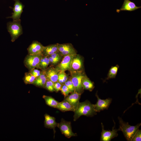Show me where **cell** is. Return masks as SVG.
I'll return each instance as SVG.
<instances>
[{
	"mask_svg": "<svg viewBox=\"0 0 141 141\" xmlns=\"http://www.w3.org/2000/svg\"><path fill=\"white\" fill-rule=\"evenodd\" d=\"M97 98V101L96 103L94 104V108L97 112H99L105 109H107L111 103V98H108L105 99H101L97 95V92L95 94Z\"/></svg>",
	"mask_w": 141,
	"mask_h": 141,
	"instance_id": "11",
	"label": "cell"
},
{
	"mask_svg": "<svg viewBox=\"0 0 141 141\" xmlns=\"http://www.w3.org/2000/svg\"><path fill=\"white\" fill-rule=\"evenodd\" d=\"M56 108L62 112L67 111H74V108L68 102L64 100L60 102H59Z\"/></svg>",
	"mask_w": 141,
	"mask_h": 141,
	"instance_id": "19",
	"label": "cell"
},
{
	"mask_svg": "<svg viewBox=\"0 0 141 141\" xmlns=\"http://www.w3.org/2000/svg\"><path fill=\"white\" fill-rule=\"evenodd\" d=\"M43 56L42 54H28L24 60V64L29 70L37 68L40 60Z\"/></svg>",
	"mask_w": 141,
	"mask_h": 141,
	"instance_id": "5",
	"label": "cell"
},
{
	"mask_svg": "<svg viewBox=\"0 0 141 141\" xmlns=\"http://www.w3.org/2000/svg\"><path fill=\"white\" fill-rule=\"evenodd\" d=\"M59 128L62 133L68 138L77 136L76 133H73L72 130L71 122L65 121L62 118L57 126Z\"/></svg>",
	"mask_w": 141,
	"mask_h": 141,
	"instance_id": "6",
	"label": "cell"
},
{
	"mask_svg": "<svg viewBox=\"0 0 141 141\" xmlns=\"http://www.w3.org/2000/svg\"><path fill=\"white\" fill-rule=\"evenodd\" d=\"M141 140V130L138 129L133 137L131 141Z\"/></svg>",
	"mask_w": 141,
	"mask_h": 141,
	"instance_id": "32",
	"label": "cell"
},
{
	"mask_svg": "<svg viewBox=\"0 0 141 141\" xmlns=\"http://www.w3.org/2000/svg\"><path fill=\"white\" fill-rule=\"evenodd\" d=\"M43 98L44 99L47 105L49 106L56 108L59 102L51 96L43 95Z\"/></svg>",
	"mask_w": 141,
	"mask_h": 141,
	"instance_id": "24",
	"label": "cell"
},
{
	"mask_svg": "<svg viewBox=\"0 0 141 141\" xmlns=\"http://www.w3.org/2000/svg\"><path fill=\"white\" fill-rule=\"evenodd\" d=\"M36 78L29 72H26L23 78V80L26 84H32Z\"/></svg>",
	"mask_w": 141,
	"mask_h": 141,
	"instance_id": "26",
	"label": "cell"
},
{
	"mask_svg": "<svg viewBox=\"0 0 141 141\" xmlns=\"http://www.w3.org/2000/svg\"><path fill=\"white\" fill-rule=\"evenodd\" d=\"M47 79L55 83L58 81L60 71L55 67L50 65L45 70Z\"/></svg>",
	"mask_w": 141,
	"mask_h": 141,
	"instance_id": "14",
	"label": "cell"
},
{
	"mask_svg": "<svg viewBox=\"0 0 141 141\" xmlns=\"http://www.w3.org/2000/svg\"><path fill=\"white\" fill-rule=\"evenodd\" d=\"M74 112L73 120L74 121L82 115L92 117L97 114V112L94 109V104H91L88 100L83 102H79Z\"/></svg>",
	"mask_w": 141,
	"mask_h": 141,
	"instance_id": "1",
	"label": "cell"
},
{
	"mask_svg": "<svg viewBox=\"0 0 141 141\" xmlns=\"http://www.w3.org/2000/svg\"><path fill=\"white\" fill-rule=\"evenodd\" d=\"M113 122L114 125L112 127V131L105 130L104 129V126L103 123H101L102 131L101 133L100 141H110L112 139L118 136L117 132L119 130V129H117L115 128V123L114 120Z\"/></svg>",
	"mask_w": 141,
	"mask_h": 141,
	"instance_id": "7",
	"label": "cell"
},
{
	"mask_svg": "<svg viewBox=\"0 0 141 141\" xmlns=\"http://www.w3.org/2000/svg\"><path fill=\"white\" fill-rule=\"evenodd\" d=\"M62 85V84L58 81L54 83V91L57 92L60 91Z\"/></svg>",
	"mask_w": 141,
	"mask_h": 141,
	"instance_id": "33",
	"label": "cell"
},
{
	"mask_svg": "<svg viewBox=\"0 0 141 141\" xmlns=\"http://www.w3.org/2000/svg\"><path fill=\"white\" fill-rule=\"evenodd\" d=\"M15 3L13 8V13L12 15L7 18H11L13 21L20 20L21 14L23 12L24 5L19 0H14Z\"/></svg>",
	"mask_w": 141,
	"mask_h": 141,
	"instance_id": "10",
	"label": "cell"
},
{
	"mask_svg": "<svg viewBox=\"0 0 141 141\" xmlns=\"http://www.w3.org/2000/svg\"><path fill=\"white\" fill-rule=\"evenodd\" d=\"M58 48L59 52L63 57L77 54L76 50L70 43L62 44L58 43Z\"/></svg>",
	"mask_w": 141,
	"mask_h": 141,
	"instance_id": "9",
	"label": "cell"
},
{
	"mask_svg": "<svg viewBox=\"0 0 141 141\" xmlns=\"http://www.w3.org/2000/svg\"><path fill=\"white\" fill-rule=\"evenodd\" d=\"M44 118V126L46 128L53 129L54 137L56 132L55 128L57 126L58 123L56 122L55 118L54 117L51 116L48 114H45Z\"/></svg>",
	"mask_w": 141,
	"mask_h": 141,
	"instance_id": "16",
	"label": "cell"
},
{
	"mask_svg": "<svg viewBox=\"0 0 141 141\" xmlns=\"http://www.w3.org/2000/svg\"><path fill=\"white\" fill-rule=\"evenodd\" d=\"M44 46L37 41H34L27 49L29 55L42 54Z\"/></svg>",
	"mask_w": 141,
	"mask_h": 141,
	"instance_id": "13",
	"label": "cell"
},
{
	"mask_svg": "<svg viewBox=\"0 0 141 141\" xmlns=\"http://www.w3.org/2000/svg\"><path fill=\"white\" fill-rule=\"evenodd\" d=\"M119 67L118 65L112 66L109 69L108 74L107 77L104 81L111 78H115L117 74L118 70Z\"/></svg>",
	"mask_w": 141,
	"mask_h": 141,
	"instance_id": "25",
	"label": "cell"
},
{
	"mask_svg": "<svg viewBox=\"0 0 141 141\" xmlns=\"http://www.w3.org/2000/svg\"><path fill=\"white\" fill-rule=\"evenodd\" d=\"M81 95L74 92L64 98V100L69 103L74 108L75 110L79 103Z\"/></svg>",
	"mask_w": 141,
	"mask_h": 141,
	"instance_id": "15",
	"label": "cell"
},
{
	"mask_svg": "<svg viewBox=\"0 0 141 141\" xmlns=\"http://www.w3.org/2000/svg\"><path fill=\"white\" fill-rule=\"evenodd\" d=\"M48 57L50 65L55 67L60 62L63 57L59 52L54 53Z\"/></svg>",
	"mask_w": 141,
	"mask_h": 141,
	"instance_id": "22",
	"label": "cell"
},
{
	"mask_svg": "<svg viewBox=\"0 0 141 141\" xmlns=\"http://www.w3.org/2000/svg\"><path fill=\"white\" fill-rule=\"evenodd\" d=\"M58 52V43H57L44 46L42 54L43 56H48Z\"/></svg>",
	"mask_w": 141,
	"mask_h": 141,
	"instance_id": "18",
	"label": "cell"
},
{
	"mask_svg": "<svg viewBox=\"0 0 141 141\" xmlns=\"http://www.w3.org/2000/svg\"><path fill=\"white\" fill-rule=\"evenodd\" d=\"M140 8L141 7L137 6L134 3L129 0H124L121 8L119 9H117L116 11L119 13L122 11H132Z\"/></svg>",
	"mask_w": 141,
	"mask_h": 141,
	"instance_id": "17",
	"label": "cell"
},
{
	"mask_svg": "<svg viewBox=\"0 0 141 141\" xmlns=\"http://www.w3.org/2000/svg\"><path fill=\"white\" fill-rule=\"evenodd\" d=\"M74 55H68L63 57L60 62L55 67L60 71H69L71 62Z\"/></svg>",
	"mask_w": 141,
	"mask_h": 141,
	"instance_id": "12",
	"label": "cell"
},
{
	"mask_svg": "<svg viewBox=\"0 0 141 141\" xmlns=\"http://www.w3.org/2000/svg\"><path fill=\"white\" fill-rule=\"evenodd\" d=\"M83 60L81 56L77 54L74 55L71 62L69 72L84 70Z\"/></svg>",
	"mask_w": 141,
	"mask_h": 141,
	"instance_id": "8",
	"label": "cell"
},
{
	"mask_svg": "<svg viewBox=\"0 0 141 141\" xmlns=\"http://www.w3.org/2000/svg\"><path fill=\"white\" fill-rule=\"evenodd\" d=\"M47 79L45 70H42L41 74L36 78L32 84L37 87L43 88Z\"/></svg>",
	"mask_w": 141,
	"mask_h": 141,
	"instance_id": "20",
	"label": "cell"
},
{
	"mask_svg": "<svg viewBox=\"0 0 141 141\" xmlns=\"http://www.w3.org/2000/svg\"><path fill=\"white\" fill-rule=\"evenodd\" d=\"M21 20L8 22L7 28L10 34L12 42H14L23 33V30L21 24Z\"/></svg>",
	"mask_w": 141,
	"mask_h": 141,
	"instance_id": "4",
	"label": "cell"
},
{
	"mask_svg": "<svg viewBox=\"0 0 141 141\" xmlns=\"http://www.w3.org/2000/svg\"><path fill=\"white\" fill-rule=\"evenodd\" d=\"M70 72V76L69 78L73 85L74 92L81 94L84 90L81 84L82 78L85 74L84 70Z\"/></svg>",
	"mask_w": 141,
	"mask_h": 141,
	"instance_id": "3",
	"label": "cell"
},
{
	"mask_svg": "<svg viewBox=\"0 0 141 141\" xmlns=\"http://www.w3.org/2000/svg\"><path fill=\"white\" fill-rule=\"evenodd\" d=\"M69 78L65 71H60L58 74L57 81L62 84H64Z\"/></svg>",
	"mask_w": 141,
	"mask_h": 141,
	"instance_id": "27",
	"label": "cell"
},
{
	"mask_svg": "<svg viewBox=\"0 0 141 141\" xmlns=\"http://www.w3.org/2000/svg\"><path fill=\"white\" fill-rule=\"evenodd\" d=\"M49 65H50V63L48 57L43 55L37 69L42 70H45Z\"/></svg>",
	"mask_w": 141,
	"mask_h": 141,
	"instance_id": "23",
	"label": "cell"
},
{
	"mask_svg": "<svg viewBox=\"0 0 141 141\" xmlns=\"http://www.w3.org/2000/svg\"><path fill=\"white\" fill-rule=\"evenodd\" d=\"M64 84L69 89L71 93L74 92V89L72 83L69 78Z\"/></svg>",
	"mask_w": 141,
	"mask_h": 141,
	"instance_id": "31",
	"label": "cell"
},
{
	"mask_svg": "<svg viewBox=\"0 0 141 141\" xmlns=\"http://www.w3.org/2000/svg\"><path fill=\"white\" fill-rule=\"evenodd\" d=\"M81 84L84 90L90 91H92L95 87L94 83L90 80L86 74L82 78Z\"/></svg>",
	"mask_w": 141,
	"mask_h": 141,
	"instance_id": "21",
	"label": "cell"
},
{
	"mask_svg": "<svg viewBox=\"0 0 141 141\" xmlns=\"http://www.w3.org/2000/svg\"><path fill=\"white\" fill-rule=\"evenodd\" d=\"M119 123V131H121L127 140L131 141V140L136 132L141 126V123L134 126H131L128 122H124L122 119L118 117Z\"/></svg>",
	"mask_w": 141,
	"mask_h": 141,
	"instance_id": "2",
	"label": "cell"
},
{
	"mask_svg": "<svg viewBox=\"0 0 141 141\" xmlns=\"http://www.w3.org/2000/svg\"><path fill=\"white\" fill-rule=\"evenodd\" d=\"M53 83L51 80L47 79L43 88L46 89L50 92H52L54 91V89Z\"/></svg>",
	"mask_w": 141,
	"mask_h": 141,
	"instance_id": "28",
	"label": "cell"
},
{
	"mask_svg": "<svg viewBox=\"0 0 141 141\" xmlns=\"http://www.w3.org/2000/svg\"><path fill=\"white\" fill-rule=\"evenodd\" d=\"M42 70H39L38 69L34 68L29 70V72L31 73L33 76L37 78L41 74Z\"/></svg>",
	"mask_w": 141,
	"mask_h": 141,
	"instance_id": "30",
	"label": "cell"
},
{
	"mask_svg": "<svg viewBox=\"0 0 141 141\" xmlns=\"http://www.w3.org/2000/svg\"><path fill=\"white\" fill-rule=\"evenodd\" d=\"M60 91L64 98L67 96L71 92L69 89L64 84H62Z\"/></svg>",
	"mask_w": 141,
	"mask_h": 141,
	"instance_id": "29",
	"label": "cell"
}]
</instances>
